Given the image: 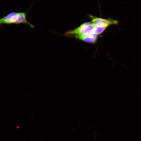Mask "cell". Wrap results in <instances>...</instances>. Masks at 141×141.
<instances>
[{
  "instance_id": "obj_1",
  "label": "cell",
  "mask_w": 141,
  "mask_h": 141,
  "mask_svg": "<svg viewBox=\"0 0 141 141\" xmlns=\"http://www.w3.org/2000/svg\"><path fill=\"white\" fill-rule=\"evenodd\" d=\"M28 10L24 12H14L9 13L0 19V25L23 24L29 25L32 28H34V26L29 22L27 19V13Z\"/></svg>"
},
{
  "instance_id": "obj_2",
  "label": "cell",
  "mask_w": 141,
  "mask_h": 141,
  "mask_svg": "<svg viewBox=\"0 0 141 141\" xmlns=\"http://www.w3.org/2000/svg\"><path fill=\"white\" fill-rule=\"evenodd\" d=\"M95 27L91 22L84 23L75 29L68 31L64 36L66 37H72L76 35L91 34Z\"/></svg>"
},
{
  "instance_id": "obj_3",
  "label": "cell",
  "mask_w": 141,
  "mask_h": 141,
  "mask_svg": "<svg viewBox=\"0 0 141 141\" xmlns=\"http://www.w3.org/2000/svg\"><path fill=\"white\" fill-rule=\"evenodd\" d=\"M88 16L91 20V22L95 26L107 27L111 25H118L119 24L118 21L111 18L104 19L97 17L91 14L89 15Z\"/></svg>"
},
{
  "instance_id": "obj_4",
  "label": "cell",
  "mask_w": 141,
  "mask_h": 141,
  "mask_svg": "<svg viewBox=\"0 0 141 141\" xmlns=\"http://www.w3.org/2000/svg\"><path fill=\"white\" fill-rule=\"evenodd\" d=\"M72 37L85 42L92 43H95L97 40V36L91 34L76 35Z\"/></svg>"
},
{
  "instance_id": "obj_5",
  "label": "cell",
  "mask_w": 141,
  "mask_h": 141,
  "mask_svg": "<svg viewBox=\"0 0 141 141\" xmlns=\"http://www.w3.org/2000/svg\"><path fill=\"white\" fill-rule=\"evenodd\" d=\"M107 27L103 26H95L91 34L96 36L99 34L103 32Z\"/></svg>"
}]
</instances>
